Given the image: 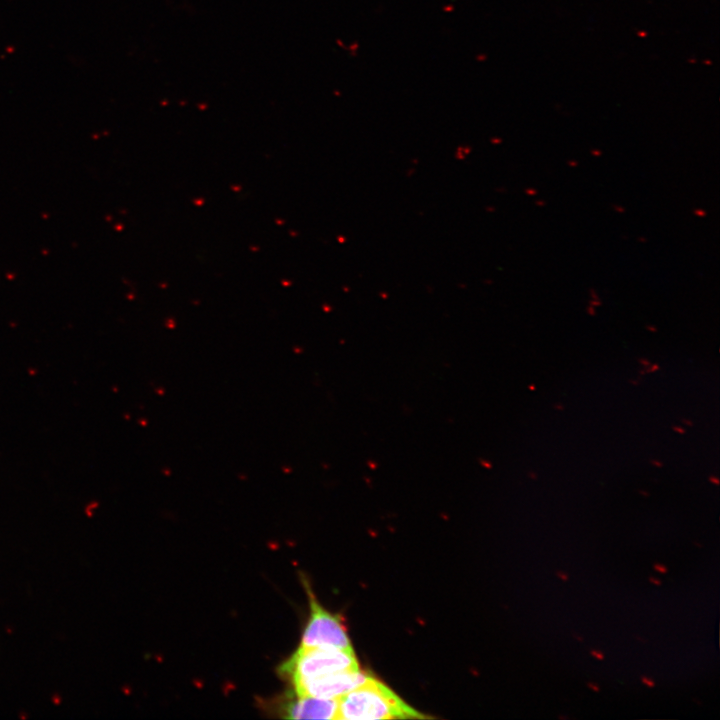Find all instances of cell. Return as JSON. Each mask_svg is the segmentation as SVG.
<instances>
[{
    "mask_svg": "<svg viewBox=\"0 0 720 720\" xmlns=\"http://www.w3.org/2000/svg\"><path fill=\"white\" fill-rule=\"evenodd\" d=\"M425 718L404 702L381 681L370 677L338 699V717L342 720Z\"/></svg>",
    "mask_w": 720,
    "mask_h": 720,
    "instance_id": "cell-1",
    "label": "cell"
},
{
    "mask_svg": "<svg viewBox=\"0 0 720 720\" xmlns=\"http://www.w3.org/2000/svg\"><path fill=\"white\" fill-rule=\"evenodd\" d=\"M360 668L352 650L333 647H301L279 666L292 686L330 673Z\"/></svg>",
    "mask_w": 720,
    "mask_h": 720,
    "instance_id": "cell-2",
    "label": "cell"
},
{
    "mask_svg": "<svg viewBox=\"0 0 720 720\" xmlns=\"http://www.w3.org/2000/svg\"><path fill=\"white\" fill-rule=\"evenodd\" d=\"M303 584L308 596L310 614L299 646L352 650L348 631L342 618L322 607L306 580Z\"/></svg>",
    "mask_w": 720,
    "mask_h": 720,
    "instance_id": "cell-3",
    "label": "cell"
},
{
    "mask_svg": "<svg viewBox=\"0 0 720 720\" xmlns=\"http://www.w3.org/2000/svg\"><path fill=\"white\" fill-rule=\"evenodd\" d=\"M370 677L369 673L360 668L348 669L309 679L292 687L297 695L339 699L363 684Z\"/></svg>",
    "mask_w": 720,
    "mask_h": 720,
    "instance_id": "cell-4",
    "label": "cell"
},
{
    "mask_svg": "<svg viewBox=\"0 0 720 720\" xmlns=\"http://www.w3.org/2000/svg\"><path fill=\"white\" fill-rule=\"evenodd\" d=\"M283 717L289 719H337L338 699L297 695L282 703Z\"/></svg>",
    "mask_w": 720,
    "mask_h": 720,
    "instance_id": "cell-5",
    "label": "cell"
},
{
    "mask_svg": "<svg viewBox=\"0 0 720 720\" xmlns=\"http://www.w3.org/2000/svg\"><path fill=\"white\" fill-rule=\"evenodd\" d=\"M640 680L644 685H646L649 688H653L656 685L654 680H652L651 678H649L647 676H641Z\"/></svg>",
    "mask_w": 720,
    "mask_h": 720,
    "instance_id": "cell-6",
    "label": "cell"
},
{
    "mask_svg": "<svg viewBox=\"0 0 720 720\" xmlns=\"http://www.w3.org/2000/svg\"><path fill=\"white\" fill-rule=\"evenodd\" d=\"M653 569L662 574H665L668 571V568L664 564H661V563H654Z\"/></svg>",
    "mask_w": 720,
    "mask_h": 720,
    "instance_id": "cell-7",
    "label": "cell"
},
{
    "mask_svg": "<svg viewBox=\"0 0 720 720\" xmlns=\"http://www.w3.org/2000/svg\"><path fill=\"white\" fill-rule=\"evenodd\" d=\"M590 654H591V656H593L594 658H596L598 660H603L605 658L604 654L599 650L592 649V650H590Z\"/></svg>",
    "mask_w": 720,
    "mask_h": 720,
    "instance_id": "cell-8",
    "label": "cell"
},
{
    "mask_svg": "<svg viewBox=\"0 0 720 720\" xmlns=\"http://www.w3.org/2000/svg\"><path fill=\"white\" fill-rule=\"evenodd\" d=\"M660 369L658 364H650L648 367L645 368V371L647 373H653L655 371H658Z\"/></svg>",
    "mask_w": 720,
    "mask_h": 720,
    "instance_id": "cell-9",
    "label": "cell"
},
{
    "mask_svg": "<svg viewBox=\"0 0 720 720\" xmlns=\"http://www.w3.org/2000/svg\"><path fill=\"white\" fill-rule=\"evenodd\" d=\"M556 576L562 581H567L569 579L568 574L563 571H556Z\"/></svg>",
    "mask_w": 720,
    "mask_h": 720,
    "instance_id": "cell-10",
    "label": "cell"
},
{
    "mask_svg": "<svg viewBox=\"0 0 720 720\" xmlns=\"http://www.w3.org/2000/svg\"><path fill=\"white\" fill-rule=\"evenodd\" d=\"M587 686H588L589 689H591V690L594 691V692H599V691H600V687H599L597 684L593 683V682H587Z\"/></svg>",
    "mask_w": 720,
    "mask_h": 720,
    "instance_id": "cell-11",
    "label": "cell"
},
{
    "mask_svg": "<svg viewBox=\"0 0 720 720\" xmlns=\"http://www.w3.org/2000/svg\"><path fill=\"white\" fill-rule=\"evenodd\" d=\"M672 429H673L674 432L679 433V434H684V433H685V429H684L682 426H680V425H675V426L672 427Z\"/></svg>",
    "mask_w": 720,
    "mask_h": 720,
    "instance_id": "cell-12",
    "label": "cell"
},
{
    "mask_svg": "<svg viewBox=\"0 0 720 720\" xmlns=\"http://www.w3.org/2000/svg\"><path fill=\"white\" fill-rule=\"evenodd\" d=\"M648 580H649V582H650L651 584H654V585H657V586H660V585L662 584V581H661L660 579L656 578V577H649Z\"/></svg>",
    "mask_w": 720,
    "mask_h": 720,
    "instance_id": "cell-13",
    "label": "cell"
},
{
    "mask_svg": "<svg viewBox=\"0 0 720 720\" xmlns=\"http://www.w3.org/2000/svg\"><path fill=\"white\" fill-rule=\"evenodd\" d=\"M650 463H651L653 466L658 467V468H661V467L663 466V463H662L661 461L657 460V459H652V460L650 461Z\"/></svg>",
    "mask_w": 720,
    "mask_h": 720,
    "instance_id": "cell-14",
    "label": "cell"
},
{
    "mask_svg": "<svg viewBox=\"0 0 720 720\" xmlns=\"http://www.w3.org/2000/svg\"><path fill=\"white\" fill-rule=\"evenodd\" d=\"M639 363H640L643 367H645V368L650 365V361H649L648 359H645V358H640V359H639Z\"/></svg>",
    "mask_w": 720,
    "mask_h": 720,
    "instance_id": "cell-15",
    "label": "cell"
},
{
    "mask_svg": "<svg viewBox=\"0 0 720 720\" xmlns=\"http://www.w3.org/2000/svg\"><path fill=\"white\" fill-rule=\"evenodd\" d=\"M709 481H710L711 483L715 484V485H718V484H719V479H718V477L713 476V475L709 477Z\"/></svg>",
    "mask_w": 720,
    "mask_h": 720,
    "instance_id": "cell-16",
    "label": "cell"
},
{
    "mask_svg": "<svg viewBox=\"0 0 720 720\" xmlns=\"http://www.w3.org/2000/svg\"><path fill=\"white\" fill-rule=\"evenodd\" d=\"M647 330L650 332H656L657 328L654 325H648L646 326Z\"/></svg>",
    "mask_w": 720,
    "mask_h": 720,
    "instance_id": "cell-17",
    "label": "cell"
},
{
    "mask_svg": "<svg viewBox=\"0 0 720 720\" xmlns=\"http://www.w3.org/2000/svg\"><path fill=\"white\" fill-rule=\"evenodd\" d=\"M682 423H683V424H686V425H688V426H692V425H693L692 421L689 420V419H686V418L682 419Z\"/></svg>",
    "mask_w": 720,
    "mask_h": 720,
    "instance_id": "cell-18",
    "label": "cell"
},
{
    "mask_svg": "<svg viewBox=\"0 0 720 720\" xmlns=\"http://www.w3.org/2000/svg\"><path fill=\"white\" fill-rule=\"evenodd\" d=\"M587 311H588V313H589L590 315H594V314H595V310H594V308H593L592 305H590V306L587 308Z\"/></svg>",
    "mask_w": 720,
    "mask_h": 720,
    "instance_id": "cell-19",
    "label": "cell"
},
{
    "mask_svg": "<svg viewBox=\"0 0 720 720\" xmlns=\"http://www.w3.org/2000/svg\"><path fill=\"white\" fill-rule=\"evenodd\" d=\"M554 408H555L556 410H563L564 407H563V405H562L561 403H556V404L554 405Z\"/></svg>",
    "mask_w": 720,
    "mask_h": 720,
    "instance_id": "cell-20",
    "label": "cell"
},
{
    "mask_svg": "<svg viewBox=\"0 0 720 720\" xmlns=\"http://www.w3.org/2000/svg\"><path fill=\"white\" fill-rule=\"evenodd\" d=\"M639 494L642 495V496H644V497H648V496H649V492H647V491H645V490H639Z\"/></svg>",
    "mask_w": 720,
    "mask_h": 720,
    "instance_id": "cell-21",
    "label": "cell"
},
{
    "mask_svg": "<svg viewBox=\"0 0 720 720\" xmlns=\"http://www.w3.org/2000/svg\"><path fill=\"white\" fill-rule=\"evenodd\" d=\"M574 637H575V639H577L579 642H583V641H584V639H583L581 636L577 635V634H574Z\"/></svg>",
    "mask_w": 720,
    "mask_h": 720,
    "instance_id": "cell-22",
    "label": "cell"
},
{
    "mask_svg": "<svg viewBox=\"0 0 720 720\" xmlns=\"http://www.w3.org/2000/svg\"><path fill=\"white\" fill-rule=\"evenodd\" d=\"M529 476H530L532 479H537V474H536L535 472H533V471L530 472Z\"/></svg>",
    "mask_w": 720,
    "mask_h": 720,
    "instance_id": "cell-23",
    "label": "cell"
},
{
    "mask_svg": "<svg viewBox=\"0 0 720 720\" xmlns=\"http://www.w3.org/2000/svg\"><path fill=\"white\" fill-rule=\"evenodd\" d=\"M558 718H559L560 720H562V719H568V716L559 715Z\"/></svg>",
    "mask_w": 720,
    "mask_h": 720,
    "instance_id": "cell-24",
    "label": "cell"
},
{
    "mask_svg": "<svg viewBox=\"0 0 720 720\" xmlns=\"http://www.w3.org/2000/svg\"><path fill=\"white\" fill-rule=\"evenodd\" d=\"M630 382H631L633 385H638V383H639V381H637V380H631Z\"/></svg>",
    "mask_w": 720,
    "mask_h": 720,
    "instance_id": "cell-25",
    "label": "cell"
},
{
    "mask_svg": "<svg viewBox=\"0 0 720 720\" xmlns=\"http://www.w3.org/2000/svg\"><path fill=\"white\" fill-rule=\"evenodd\" d=\"M645 373H646L645 369L640 371V374H641V375H643V374H645Z\"/></svg>",
    "mask_w": 720,
    "mask_h": 720,
    "instance_id": "cell-26",
    "label": "cell"
},
{
    "mask_svg": "<svg viewBox=\"0 0 720 720\" xmlns=\"http://www.w3.org/2000/svg\"><path fill=\"white\" fill-rule=\"evenodd\" d=\"M637 639H638L639 641H641V642H645V640L642 639V638H640V637H637Z\"/></svg>",
    "mask_w": 720,
    "mask_h": 720,
    "instance_id": "cell-27",
    "label": "cell"
},
{
    "mask_svg": "<svg viewBox=\"0 0 720 720\" xmlns=\"http://www.w3.org/2000/svg\"><path fill=\"white\" fill-rule=\"evenodd\" d=\"M529 388H530L531 390H534V389H535V386L531 385Z\"/></svg>",
    "mask_w": 720,
    "mask_h": 720,
    "instance_id": "cell-28",
    "label": "cell"
},
{
    "mask_svg": "<svg viewBox=\"0 0 720 720\" xmlns=\"http://www.w3.org/2000/svg\"><path fill=\"white\" fill-rule=\"evenodd\" d=\"M694 544L697 545L698 547H701V545L698 542H694Z\"/></svg>",
    "mask_w": 720,
    "mask_h": 720,
    "instance_id": "cell-29",
    "label": "cell"
}]
</instances>
